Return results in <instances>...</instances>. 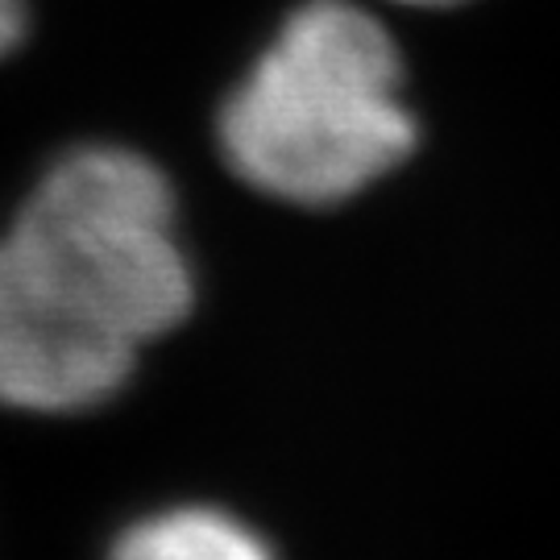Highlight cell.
I'll list each match as a JSON object with an SVG mask.
<instances>
[{
    "instance_id": "6da1fadb",
    "label": "cell",
    "mask_w": 560,
    "mask_h": 560,
    "mask_svg": "<svg viewBox=\"0 0 560 560\" xmlns=\"http://www.w3.org/2000/svg\"><path fill=\"white\" fill-rule=\"evenodd\" d=\"M191 295L159 166L120 145L67 154L0 237V402L62 416L113 399Z\"/></svg>"
},
{
    "instance_id": "277c9868",
    "label": "cell",
    "mask_w": 560,
    "mask_h": 560,
    "mask_svg": "<svg viewBox=\"0 0 560 560\" xmlns=\"http://www.w3.org/2000/svg\"><path fill=\"white\" fill-rule=\"evenodd\" d=\"M21 30H25V9L21 0H0V55H9L21 42Z\"/></svg>"
},
{
    "instance_id": "3957f363",
    "label": "cell",
    "mask_w": 560,
    "mask_h": 560,
    "mask_svg": "<svg viewBox=\"0 0 560 560\" xmlns=\"http://www.w3.org/2000/svg\"><path fill=\"white\" fill-rule=\"evenodd\" d=\"M113 560H275L254 527L208 511L179 506L133 523L113 548Z\"/></svg>"
},
{
    "instance_id": "5b68a950",
    "label": "cell",
    "mask_w": 560,
    "mask_h": 560,
    "mask_svg": "<svg viewBox=\"0 0 560 560\" xmlns=\"http://www.w3.org/2000/svg\"><path fill=\"white\" fill-rule=\"evenodd\" d=\"M402 4H453V0H402Z\"/></svg>"
},
{
    "instance_id": "7a4b0ae2",
    "label": "cell",
    "mask_w": 560,
    "mask_h": 560,
    "mask_svg": "<svg viewBox=\"0 0 560 560\" xmlns=\"http://www.w3.org/2000/svg\"><path fill=\"white\" fill-rule=\"evenodd\" d=\"M229 166L287 203H337L416 145L390 34L349 0L295 9L221 113Z\"/></svg>"
}]
</instances>
